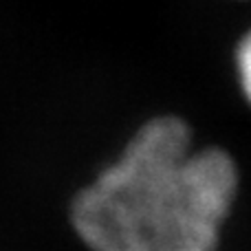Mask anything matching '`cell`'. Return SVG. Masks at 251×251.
I'll return each mask as SVG.
<instances>
[{
	"instance_id": "1",
	"label": "cell",
	"mask_w": 251,
	"mask_h": 251,
	"mask_svg": "<svg viewBox=\"0 0 251 251\" xmlns=\"http://www.w3.org/2000/svg\"><path fill=\"white\" fill-rule=\"evenodd\" d=\"M240 192L236 159L176 115L141 124L71 203L88 251H218Z\"/></svg>"
},
{
	"instance_id": "2",
	"label": "cell",
	"mask_w": 251,
	"mask_h": 251,
	"mask_svg": "<svg viewBox=\"0 0 251 251\" xmlns=\"http://www.w3.org/2000/svg\"><path fill=\"white\" fill-rule=\"evenodd\" d=\"M234 77L240 95L251 108V26L240 35L234 47Z\"/></svg>"
}]
</instances>
